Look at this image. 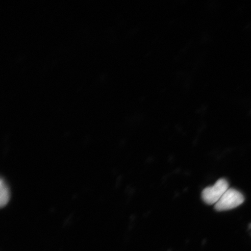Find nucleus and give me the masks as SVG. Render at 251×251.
<instances>
[{
	"mask_svg": "<svg viewBox=\"0 0 251 251\" xmlns=\"http://www.w3.org/2000/svg\"><path fill=\"white\" fill-rule=\"evenodd\" d=\"M244 197L240 191L234 188H228L219 201L215 209L219 212L228 211L237 208L244 202Z\"/></svg>",
	"mask_w": 251,
	"mask_h": 251,
	"instance_id": "obj_1",
	"label": "nucleus"
},
{
	"mask_svg": "<svg viewBox=\"0 0 251 251\" xmlns=\"http://www.w3.org/2000/svg\"><path fill=\"white\" fill-rule=\"evenodd\" d=\"M228 188L227 181L221 178L213 186L206 187L202 191V199L208 205H215Z\"/></svg>",
	"mask_w": 251,
	"mask_h": 251,
	"instance_id": "obj_2",
	"label": "nucleus"
},
{
	"mask_svg": "<svg viewBox=\"0 0 251 251\" xmlns=\"http://www.w3.org/2000/svg\"><path fill=\"white\" fill-rule=\"evenodd\" d=\"M10 199V191L6 182L1 178L0 181V205L1 208L8 203Z\"/></svg>",
	"mask_w": 251,
	"mask_h": 251,
	"instance_id": "obj_3",
	"label": "nucleus"
},
{
	"mask_svg": "<svg viewBox=\"0 0 251 251\" xmlns=\"http://www.w3.org/2000/svg\"></svg>",
	"mask_w": 251,
	"mask_h": 251,
	"instance_id": "obj_4",
	"label": "nucleus"
}]
</instances>
